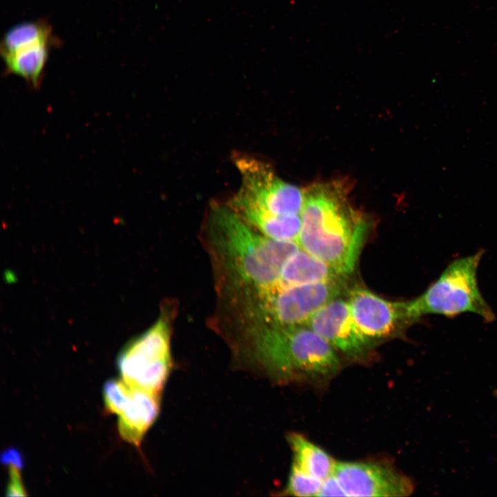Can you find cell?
<instances>
[{"mask_svg": "<svg viewBox=\"0 0 497 497\" xmlns=\"http://www.w3.org/2000/svg\"><path fill=\"white\" fill-rule=\"evenodd\" d=\"M231 348L237 367L279 382L326 379L340 365L336 351L304 324L266 327Z\"/></svg>", "mask_w": 497, "mask_h": 497, "instance_id": "6da1fadb", "label": "cell"}, {"mask_svg": "<svg viewBox=\"0 0 497 497\" xmlns=\"http://www.w3.org/2000/svg\"><path fill=\"white\" fill-rule=\"evenodd\" d=\"M300 247L347 277L353 272L367 222L349 204L339 182H320L304 189Z\"/></svg>", "mask_w": 497, "mask_h": 497, "instance_id": "7a4b0ae2", "label": "cell"}, {"mask_svg": "<svg viewBox=\"0 0 497 497\" xmlns=\"http://www.w3.org/2000/svg\"><path fill=\"white\" fill-rule=\"evenodd\" d=\"M241 186L226 204L259 231L277 216L301 215L304 189L279 177L270 166L246 156L235 163Z\"/></svg>", "mask_w": 497, "mask_h": 497, "instance_id": "3957f363", "label": "cell"}, {"mask_svg": "<svg viewBox=\"0 0 497 497\" xmlns=\"http://www.w3.org/2000/svg\"><path fill=\"white\" fill-rule=\"evenodd\" d=\"M343 289L344 280L283 288L233 316L234 338L242 340L266 327L304 324L321 307L340 297Z\"/></svg>", "mask_w": 497, "mask_h": 497, "instance_id": "277c9868", "label": "cell"}, {"mask_svg": "<svg viewBox=\"0 0 497 497\" xmlns=\"http://www.w3.org/2000/svg\"><path fill=\"white\" fill-rule=\"evenodd\" d=\"M483 255L475 254L451 262L418 298L406 302L407 313L414 323L428 314L453 317L473 313L487 322L495 319L491 307L479 291L477 269Z\"/></svg>", "mask_w": 497, "mask_h": 497, "instance_id": "5b68a950", "label": "cell"}, {"mask_svg": "<svg viewBox=\"0 0 497 497\" xmlns=\"http://www.w3.org/2000/svg\"><path fill=\"white\" fill-rule=\"evenodd\" d=\"M169 315L162 312L151 327L130 340L119 353L117 369L130 386L162 394L172 369Z\"/></svg>", "mask_w": 497, "mask_h": 497, "instance_id": "8992f818", "label": "cell"}, {"mask_svg": "<svg viewBox=\"0 0 497 497\" xmlns=\"http://www.w3.org/2000/svg\"><path fill=\"white\" fill-rule=\"evenodd\" d=\"M333 474L347 496H405L413 489L407 477L386 464L338 462Z\"/></svg>", "mask_w": 497, "mask_h": 497, "instance_id": "52a82bcc", "label": "cell"}, {"mask_svg": "<svg viewBox=\"0 0 497 497\" xmlns=\"http://www.w3.org/2000/svg\"><path fill=\"white\" fill-rule=\"evenodd\" d=\"M347 302L356 327L370 342L413 324L406 302H390L360 286L349 291Z\"/></svg>", "mask_w": 497, "mask_h": 497, "instance_id": "ba28073f", "label": "cell"}, {"mask_svg": "<svg viewBox=\"0 0 497 497\" xmlns=\"http://www.w3.org/2000/svg\"><path fill=\"white\" fill-rule=\"evenodd\" d=\"M304 325L317 333L335 351L349 357L363 355L371 343L356 327L347 300L340 297L321 307Z\"/></svg>", "mask_w": 497, "mask_h": 497, "instance_id": "9c48e42d", "label": "cell"}, {"mask_svg": "<svg viewBox=\"0 0 497 497\" xmlns=\"http://www.w3.org/2000/svg\"><path fill=\"white\" fill-rule=\"evenodd\" d=\"M131 387L128 403L119 415L118 430L122 439L138 447L159 413L161 395Z\"/></svg>", "mask_w": 497, "mask_h": 497, "instance_id": "30bf717a", "label": "cell"}, {"mask_svg": "<svg viewBox=\"0 0 497 497\" xmlns=\"http://www.w3.org/2000/svg\"><path fill=\"white\" fill-rule=\"evenodd\" d=\"M345 277L328 264L300 248L285 262L273 291L310 283L344 280Z\"/></svg>", "mask_w": 497, "mask_h": 497, "instance_id": "8fae6325", "label": "cell"}, {"mask_svg": "<svg viewBox=\"0 0 497 497\" xmlns=\"http://www.w3.org/2000/svg\"><path fill=\"white\" fill-rule=\"evenodd\" d=\"M59 44V39L41 41L25 45L2 56L5 73L22 77L33 89L39 88L50 52Z\"/></svg>", "mask_w": 497, "mask_h": 497, "instance_id": "7c38bea8", "label": "cell"}, {"mask_svg": "<svg viewBox=\"0 0 497 497\" xmlns=\"http://www.w3.org/2000/svg\"><path fill=\"white\" fill-rule=\"evenodd\" d=\"M289 442L293 465L322 480L333 474L336 462L320 447L295 433L289 436Z\"/></svg>", "mask_w": 497, "mask_h": 497, "instance_id": "4fadbf2b", "label": "cell"}, {"mask_svg": "<svg viewBox=\"0 0 497 497\" xmlns=\"http://www.w3.org/2000/svg\"><path fill=\"white\" fill-rule=\"evenodd\" d=\"M53 40L58 39L54 35L50 23L46 19L22 22L10 28L4 35L0 52L2 57L25 45Z\"/></svg>", "mask_w": 497, "mask_h": 497, "instance_id": "5bb4252c", "label": "cell"}, {"mask_svg": "<svg viewBox=\"0 0 497 497\" xmlns=\"http://www.w3.org/2000/svg\"><path fill=\"white\" fill-rule=\"evenodd\" d=\"M322 483V480L306 474L292 464L284 491L293 496H318Z\"/></svg>", "mask_w": 497, "mask_h": 497, "instance_id": "9a60e30c", "label": "cell"}, {"mask_svg": "<svg viewBox=\"0 0 497 497\" xmlns=\"http://www.w3.org/2000/svg\"><path fill=\"white\" fill-rule=\"evenodd\" d=\"M132 387L122 379H110L103 389L105 409L113 414L119 415L130 398Z\"/></svg>", "mask_w": 497, "mask_h": 497, "instance_id": "2e32d148", "label": "cell"}, {"mask_svg": "<svg viewBox=\"0 0 497 497\" xmlns=\"http://www.w3.org/2000/svg\"><path fill=\"white\" fill-rule=\"evenodd\" d=\"M10 480L6 489L7 496H25L27 495L22 483L20 469L8 467Z\"/></svg>", "mask_w": 497, "mask_h": 497, "instance_id": "e0dca14e", "label": "cell"}, {"mask_svg": "<svg viewBox=\"0 0 497 497\" xmlns=\"http://www.w3.org/2000/svg\"><path fill=\"white\" fill-rule=\"evenodd\" d=\"M318 496H347L340 482L333 474L322 480Z\"/></svg>", "mask_w": 497, "mask_h": 497, "instance_id": "ac0fdd59", "label": "cell"}, {"mask_svg": "<svg viewBox=\"0 0 497 497\" xmlns=\"http://www.w3.org/2000/svg\"><path fill=\"white\" fill-rule=\"evenodd\" d=\"M1 461L8 467H14L22 469L24 465V459L22 454L16 448L10 447L5 449L1 455Z\"/></svg>", "mask_w": 497, "mask_h": 497, "instance_id": "d6986e66", "label": "cell"}]
</instances>
